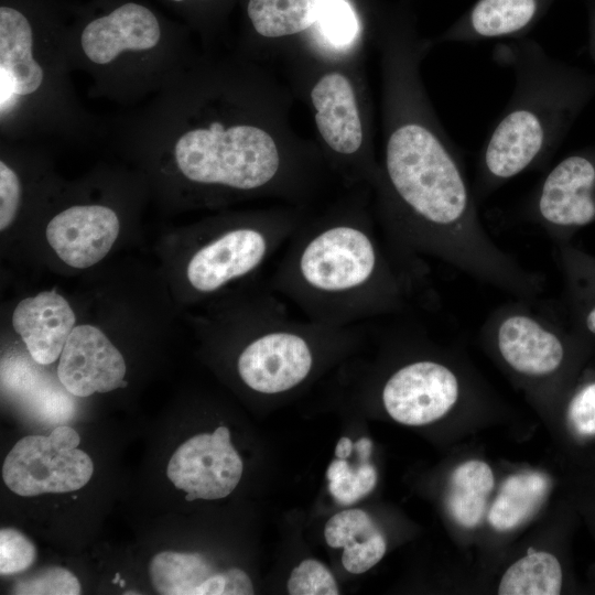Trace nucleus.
Masks as SVG:
<instances>
[{
    "mask_svg": "<svg viewBox=\"0 0 595 595\" xmlns=\"http://www.w3.org/2000/svg\"><path fill=\"white\" fill-rule=\"evenodd\" d=\"M558 258L574 326L595 339V257L565 242L560 244Z\"/></svg>",
    "mask_w": 595,
    "mask_h": 595,
    "instance_id": "19",
    "label": "nucleus"
},
{
    "mask_svg": "<svg viewBox=\"0 0 595 595\" xmlns=\"http://www.w3.org/2000/svg\"><path fill=\"white\" fill-rule=\"evenodd\" d=\"M494 484L493 470L483 461L470 459L453 470L447 507L459 526L474 528L482 521Z\"/></svg>",
    "mask_w": 595,
    "mask_h": 595,
    "instance_id": "21",
    "label": "nucleus"
},
{
    "mask_svg": "<svg viewBox=\"0 0 595 595\" xmlns=\"http://www.w3.org/2000/svg\"><path fill=\"white\" fill-rule=\"evenodd\" d=\"M76 316L55 290L21 300L12 313V326L31 357L40 365L54 363L75 327Z\"/></svg>",
    "mask_w": 595,
    "mask_h": 595,
    "instance_id": "17",
    "label": "nucleus"
},
{
    "mask_svg": "<svg viewBox=\"0 0 595 595\" xmlns=\"http://www.w3.org/2000/svg\"><path fill=\"white\" fill-rule=\"evenodd\" d=\"M526 217L559 244L595 223V152L572 153L558 162L530 194Z\"/></svg>",
    "mask_w": 595,
    "mask_h": 595,
    "instance_id": "10",
    "label": "nucleus"
},
{
    "mask_svg": "<svg viewBox=\"0 0 595 595\" xmlns=\"http://www.w3.org/2000/svg\"><path fill=\"white\" fill-rule=\"evenodd\" d=\"M294 215H269L257 224L229 228L191 257L186 278L201 293H212L258 268L277 251L299 227Z\"/></svg>",
    "mask_w": 595,
    "mask_h": 595,
    "instance_id": "8",
    "label": "nucleus"
},
{
    "mask_svg": "<svg viewBox=\"0 0 595 595\" xmlns=\"http://www.w3.org/2000/svg\"><path fill=\"white\" fill-rule=\"evenodd\" d=\"M566 421L572 435L581 442L595 439V377L585 379L572 392Z\"/></svg>",
    "mask_w": 595,
    "mask_h": 595,
    "instance_id": "27",
    "label": "nucleus"
},
{
    "mask_svg": "<svg viewBox=\"0 0 595 595\" xmlns=\"http://www.w3.org/2000/svg\"><path fill=\"white\" fill-rule=\"evenodd\" d=\"M380 530L367 512L349 509L334 515L325 524L324 537L332 548H346L375 536Z\"/></svg>",
    "mask_w": 595,
    "mask_h": 595,
    "instance_id": "25",
    "label": "nucleus"
},
{
    "mask_svg": "<svg viewBox=\"0 0 595 595\" xmlns=\"http://www.w3.org/2000/svg\"><path fill=\"white\" fill-rule=\"evenodd\" d=\"M387 543L379 531L363 542L344 548L342 563L346 571L360 574L375 566L385 555Z\"/></svg>",
    "mask_w": 595,
    "mask_h": 595,
    "instance_id": "33",
    "label": "nucleus"
},
{
    "mask_svg": "<svg viewBox=\"0 0 595 595\" xmlns=\"http://www.w3.org/2000/svg\"><path fill=\"white\" fill-rule=\"evenodd\" d=\"M493 60L515 77L511 97L479 153L475 196L543 167L595 91V78L553 58L538 43L498 44Z\"/></svg>",
    "mask_w": 595,
    "mask_h": 595,
    "instance_id": "6",
    "label": "nucleus"
},
{
    "mask_svg": "<svg viewBox=\"0 0 595 595\" xmlns=\"http://www.w3.org/2000/svg\"><path fill=\"white\" fill-rule=\"evenodd\" d=\"M67 0H0V139L87 143L104 120L77 97L65 51Z\"/></svg>",
    "mask_w": 595,
    "mask_h": 595,
    "instance_id": "3",
    "label": "nucleus"
},
{
    "mask_svg": "<svg viewBox=\"0 0 595 595\" xmlns=\"http://www.w3.org/2000/svg\"><path fill=\"white\" fill-rule=\"evenodd\" d=\"M119 578H120V575L116 574V577L112 580V583H117Z\"/></svg>",
    "mask_w": 595,
    "mask_h": 595,
    "instance_id": "38",
    "label": "nucleus"
},
{
    "mask_svg": "<svg viewBox=\"0 0 595 595\" xmlns=\"http://www.w3.org/2000/svg\"><path fill=\"white\" fill-rule=\"evenodd\" d=\"M80 591L78 578L61 566L43 569L12 587V593L20 595H78Z\"/></svg>",
    "mask_w": 595,
    "mask_h": 595,
    "instance_id": "26",
    "label": "nucleus"
},
{
    "mask_svg": "<svg viewBox=\"0 0 595 595\" xmlns=\"http://www.w3.org/2000/svg\"><path fill=\"white\" fill-rule=\"evenodd\" d=\"M149 570L153 587L163 595H195L196 589L214 574L203 555L173 551L155 554Z\"/></svg>",
    "mask_w": 595,
    "mask_h": 595,
    "instance_id": "23",
    "label": "nucleus"
},
{
    "mask_svg": "<svg viewBox=\"0 0 595 595\" xmlns=\"http://www.w3.org/2000/svg\"><path fill=\"white\" fill-rule=\"evenodd\" d=\"M278 311H271L269 328L242 349L237 361L241 380L264 394L294 388L313 366V351L302 331L306 323L288 320Z\"/></svg>",
    "mask_w": 595,
    "mask_h": 595,
    "instance_id": "11",
    "label": "nucleus"
},
{
    "mask_svg": "<svg viewBox=\"0 0 595 595\" xmlns=\"http://www.w3.org/2000/svg\"><path fill=\"white\" fill-rule=\"evenodd\" d=\"M21 177L10 160L1 152L0 158V230L8 229L21 213Z\"/></svg>",
    "mask_w": 595,
    "mask_h": 595,
    "instance_id": "31",
    "label": "nucleus"
},
{
    "mask_svg": "<svg viewBox=\"0 0 595 595\" xmlns=\"http://www.w3.org/2000/svg\"><path fill=\"white\" fill-rule=\"evenodd\" d=\"M123 585H125V581L121 580V581H120V586H123Z\"/></svg>",
    "mask_w": 595,
    "mask_h": 595,
    "instance_id": "40",
    "label": "nucleus"
},
{
    "mask_svg": "<svg viewBox=\"0 0 595 595\" xmlns=\"http://www.w3.org/2000/svg\"><path fill=\"white\" fill-rule=\"evenodd\" d=\"M326 477L329 493L342 505H350L365 497L377 483V472L371 464L361 462L357 468H351L342 458L331 463Z\"/></svg>",
    "mask_w": 595,
    "mask_h": 595,
    "instance_id": "24",
    "label": "nucleus"
},
{
    "mask_svg": "<svg viewBox=\"0 0 595 595\" xmlns=\"http://www.w3.org/2000/svg\"><path fill=\"white\" fill-rule=\"evenodd\" d=\"M36 548L22 532L13 528L0 530V573L11 575L29 569L36 559Z\"/></svg>",
    "mask_w": 595,
    "mask_h": 595,
    "instance_id": "30",
    "label": "nucleus"
},
{
    "mask_svg": "<svg viewBox=\"0 0 595 595\" xmlns=\"http://www.w3.org/2000/svg\"><path fill=\"white\" fill-rule=\"evenodd\" d=\"M311 101L324 143L337 155H356L364 147L365 131L350 79L337 71L322 75L311 90Z\"/></svg>",
    "mask_w": 595,
    "mask_h": 595,
    "instance_id": "16",
    "label": "nucleus"
},
{
    "mask_svg": "<svg viewBox=\"0 0 595 595\" xmlns=\"http://www.w3.org/2000/svg\"><path fill=\"white\" fill-rule=\"evenodd\" d=\"M459 396L461 382L454 370L428 359L396 370L381 393L388 414L405 425H423L443 418Z\"/></svg>",
    "mask_w": 595,
    "mask_h": 595,
    "instance_id": "13",
    "label": "nucleus"
},
{
    "mask_svg": "<svg viewBox=\"0 0 595 595\" xmlns=\"http://www.w3.org/2000/svg\"><path fill=\"white\" fill-rule=\"evenodd\" d=\"M291 595H337L338 587L332 573L316 560H304L294 567L288 581Z\"/></svg>",
    "mask_w": 595,
    "mask_h": 595,
    "instance_id": "28",
    "label": "nucleus"
},
{
    "mask_svg": "<svg viewBox=\"0 0 595 595\" xmlns=\"http://www.w3.org/2000/svg\"><path fill=\"white\" fill-rule=\"evenodd\" d=\"M592 51H593V53H594V55H595V36H594V40H593V47H592Z\"/></svg>",
    "mask_w": 595,
    "mask_h": 595,
    "instance_id": "39",
    "label": "nucleus"
},
{
    "mask_svg": "<svg viewBox=\"0 0 595 595\" xmlns=\"http://www.w3.org/2000/svg\"><path fill=\"white\" fill-rule=\"evenodd\" d=\"M190 29L208 35L226 3L223 0H158Z\"/></svg>",
    "mask_w": 595,
    "mask_h": 595,
    "instance_id": "29",
    "label": "nucleus"
},
{
    "mask_svg": "<svg viewBox=\"0 0 595 595\" xmlns=\"http://www.w3.org/2000/svg\"><path fill=\"white\" fill-rule=\"evenodd\" d=\"M324 35L335 44H346L357 32V20L344 0H326L320 17Z\"/></svg>",
    "mask_w": 595,
    "mask_h": 595,
    "instance_id": "32",
    "label": "nucleus"
},
{
    "mask_svg": "<svg viewBox=\"0 0 595 595\" xmlns=\"http://www.w3.org/2000/svg\"><path fill=\"white\" fill-rule=\"evenodd\" d=\"M354 450V444L349 437L339 439L336 448L335 455L337 458L346 459Z\"/></svg>",
    "mask_w": 595,
    "mask_h": 595,
    "instance_id": "37",
    "label": "nucleus"
},
{
    "mask_svg": "<svg viewBox=\"0 0 595 595\" xmlns=\"http://www.w3.org/2000/svg\"><path fill=\"white\" fill-rule=\"evenodd\" d=\"M65 51L90 78L88 96L141 104L196 58L190 29L143 0L71 2Z\"/></svg>",
    "mask_w": 595,
    "mask_h": 595,
    "instance_id": "5",
    "label": "nucleus"
},
{
    "mask_svg": "<svg viewBox=\"0 0 595 595\" xmlns=\"http://www.w3.org/2000/svg\"><path fill=\"white\" fill-rule=\"evenodd\" d=\"M130 111L104 120V139L166 193L201 202L278 190L289 165L259 116L253 73L197 58Z\"/></svg>",
    "mask_w": 595,
    "mask_h": 595,
    "instance_id": "2",
    "label": "nucleus"
},
{
    "mask_svg": "<svg viewBox=\"0 0 595 595\" xmlns=\"http://www.w3.org/2000/svg\"><path fill=\"white\" fill-rule=\"evenodd\" d=\"M529 301L519 299L496 309L483 324V334L516 375L553 379L570 363L572 343L560 324L534 311Z\"/></svg>",
    "mask_w": 595,
    "mask_h": 595,
    "instance_id": "7",
    "label": "nucleus"
},
{
    "mask_svg": "<svg viewBox=\"0 0 595 595\" xmlns=\"http://www.w3.org/2000/svg\"><path fill=\"white\" fill-rule=\"evenodd\" d=\"M413 277L367 219L337 217L296 230L273 286L311 321L344 326L402 310Z\"/></svg>",
    "mask_w": 595,
    "mask_h": 595,
    "instance_id": "4",
    "label": "nucleus"
},
{
    "mask_svg": "<svg viewBox=\"0 0 595 595\" xmlns=\"http://www.w3.org/2000/svg\"><path fill=\"white\" fill-rule=\"evenodd\" d=\"M226 588L224 595H250L253 594V586L249 576L237 567L225 572Z\"/></svg>",
    "mask_w": 595,
    "mask_h": 595,
    "instance_id": "34",
    "label": "nucleus"
},
{
    "mask_svg": "<svg viewBox=\"0 0 595 595\" xmlns=\"http://www.w3.org/2000/svg\"><path fill=\"white\" fill-rule=\"evenodd\" d=\"M80 437L60 425L48 436L28 435L18 441L2 466L4 484L20 496L75 491L94 473L91 458L78 448Z\"/></svg>",
    "mask_w": 595,
    "mask_h": 595,
    "instance_id": "9",
    "label": "nucleus"
},
{
    "mask_svg": "<svg viewBox=\"0 0 595 595\" xmlns=\"http://www.w3.org/2000/svg\"><path fill=\"white\" fill-rule=\"evenodd\" d=\"M326 0H247V19L259 36L277 39L305 31L320 20Z\"/></svg>",
    "mask_w": 595,
    "mask_h": 595,
    "instance_id": "20",
    "label": "nucleus"
},
{
    "mask_svg": "<svg viewBox=\"0 0 595 595\" xmlns=\"http://www.w3.org/2000/svg\"><path fill=\"white\" fill-rule=\"evenodd\" d=\"M226 588V575L214 573L195 592V595H224Z\"/></svg>",
    "mask_w": 595,
    "mask_h": 595,
    "instance_id": "35",
    "label": "nucleus"
},
{
    "mask_svg": "<svg viewBox=\"0 0 595 595\" xmlns=\"http://www.w3.org/2000/svg\"><path fill=\"white\" fill-rule=\"evenodd\" d=\"M120 232L118 212L101 201L74 202L47 223L45 236L67 266L86 269L107 256Z\"/></svg>",
    "mask_w": 595,
    "mask_h": 595,
    "instance_id": "14",
    "label": "nucleus"
},
{
    "mask_svg": "<svg viewBox=\"0 0 595 595\" xmlns=\"http://www.w3.org/2000/svg\"><path fill=\"white\" fill-rule=\"evenodd\" d=\"M563 570L558 558L544 551L531 552L504 573L500 595H558L562 591Z\"/></svg>",
    "mask_w": 595,
    "mask_h": 595,
    "instance_id": "22",
    "label": "nucleus"
},
{
    "mask_svg": "<svg viewBox=\"0 0 595 595\" xmlns=\"http://www.w3.org/2000/svg\"><path fill=\"white\" fill-rule=\"evenodd\" d=\"M422 54L407 46L385 56L387 139L375 183L387 241L415 275L422 260L432 258L533 300L544 290V277L502 250L480 221L463 160L422 89Z\"/></svg>",
    "mask_w": 595,
    "mask_h": 595,
    "instance_id": "1",
    "label": "nucleus"
},
{
    "mask_svg": "<svg viewBox=\"0 0 595 595\" xmlns=\"http://www.w3.org/2000/svg\"><path fill=\"white\" fill-rule=\"evenodd\" d=\"M354 450L357 452L360 462H368L372 450V443L369 439L361 437L354 444Z\"/></svg>",
    "mask_w": 595,
    "mask_h": 595,
    "instance_id": "36",
    "label": "nucleus"
},
{
    "mask_svg": "<svg viewBox=\"0 0 595 595\" xmlns=\"http://www.w3.org/2000/svg\"><path fill=\"white\" fill-rule=\"evenodd\" d=\"M242 461L231 445L226 426L185 441L169 461L166 475L185 499H219L228 496L242 476Z\"/></svg>",
    "mask_w": 595,
    "mask_h": 595,
    "instance_id": "12",
    "label": "nucleus"
},
{
    "mask_svg": "<svg viewBox=\"0 0 595 595\" xmlns=\"http://www.w3.org/2000/svg\"><path fill=\"white\" fill-rule=\"evenodd\" d=\"M126 371L121 353L105 333L89 324L73 328L57 366L60 382L76 397L126 387Z\"/></svg>",
    "mask_w": 595,
    "mask_h": 595,
    "instance_id": "15",
    "label": "nucleus"
},
{
    "mask_svg": "<svg viewBox=\"0 0 595 595\" xmlns=\"http://www.w3.org/2000/svg\"><path fill=\"white\" fill-rule=\"evenodd\" d=\"M549 489L550 479L543 473L526 470L509 476L488 511V522L498 531L517 528L537 511Z\"/></svg>",
    "mask_w": 595,
    "mask_h": 595,
    "instance_id": "18",
    "label": "nucleus"
}]
</instances>
